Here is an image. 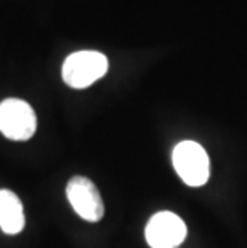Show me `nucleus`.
<instances>
[{
    "mask_svg": "<svg viewBox=\"0 0 247 248\" xmlns=\"http://www.w3.org/2000/svg\"><path fill=\"white\" fill-rule=\"evenodd\" d=\"M108 72V58L99 51H76L63 62L61 76L71 88H87Z\"/></svg>",
    "mask_w": 247,
    "mask_h": 248,
    "instance_id": "obj_1",
    "label": "nucleus"
},
{
    "mask_svg": "<svg viewBox=\"0 0 247 248\" xmlns=\"http://www.w3.org/2000/svg\"><path fill=\"white\" fill-rule=\"evenodd\" d=\"M186 234V224L172 212L156 213L145 229L146 242L151 248H178L185 242Z\"/></svg>",
    "mask_w": 247,
    "mask_h": 248,
    "instance_id": "obj_5",
    "label": "nucleus"
},
{
    "mask_svg": "<svg viewBox=\"0 0 247 248\" xmlns=\"http://www.w3.org/2000/svg\"><path fill=\"white\" fill-rule=\"evenodd\" d=\"M37 128V117L28 103L18 98H8L0 103V131L13 141L33 138Z\"/></svg>",
    "mask_w": 247,
    "mask_h": 248,
    "instance_id": "obj_3",
    "label": "nucleus"
},
{
    "mask_svg": "<svg viewBox=\"0 0 247 248\" xmlns=\"http://www.w3.org/2000/svg\"><path fill=\"white\" fill-rule=\"evenodd\" d=\"M66 195L71 207L82 219L98 223L104 216V203L99 191L85 176H74L66 186Z\"/></svg>",
    "mask_w": 247,
    "mask_h": 248,
    "instance_id": "obj_4",
    "label": "nucleus"
},
{
    "mask_svg": "<svg viewBox=\"0 0 247 248\" xmlns=\"http://www.w3.org/2000/svg\"><path fill=\"white\" fill-rule=\"evenodd\" d=\"M173 168L181 181L191 187L204 186L210 178V160L201 144L194 141L178 142L172 154Z\"/></svg>",
    "mask_w": 247,
    "mask_h": 248,
    "instance_id": "obj_2",
    "label": "nucleus"
},
{
    "mask_svg": "<svg viewBox=\"0 0 247 248\" xmlns=\"http://www.w3.org/2000/svg\"><path fill=\"white\" fill-rule=\"evenodd\" d=\"M24 228L23 203L15 192L8 189L0 191V229L5 234L15 235Z\"/></svg>",
    "mask_w": 247,
    "mask_h": 248,
    "instance_id": "obj_6",
    "label": "nucleus"
}]
</instances>
